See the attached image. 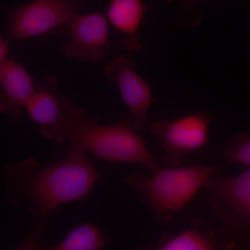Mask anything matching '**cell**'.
I'll list each match as a JSON object with an SVG mask.
<instances>
[{
    "label": "cell",
    "instance_id": "obj_1",
    "mask_svg": "<svg viewBox=\"0 0 250 250\" xmlns=\"http://www.w3.org/2000/svg\"><path fill=\"white\" fill-rule=\"evenodd\" d=\"M100 177L87 152L70 146L65 157L48 165L29 158L6 166L4 178L9 203L18 208L27 206L33 216L30 232L17 249L40 250L51 217L61 206L88 196Z\"/></svg>",
    "mask_w": 250,
    "mask_h": 250
},
{
    "label": "cell",
    "instance_id": "obj_6",
    "mask_svg": "<svg viewBox=\"0 0 250 250\" xmlns=\"http://www.w3.org/2000/svg\"><path fill=\"white\" fill-rule=\"evenodd\" d=\"M85 0H34L9 13L10 39L22 41L67 31Z\"/></svg>",
    "mask_w": 250,
    "mask_h": 250
},
{
    "label": "cell",
    "instance_id": "obj_16",
    "mask_svg": "<svg viewBox=\"0 0 250 250\" xmlns=\"http://www.w3.org/2000/svg\"><path fill=\"white\" fill-rule=\"evenodd\" d=\"M162 1H166V2H171V1H173L174 0H162ZM180 1L183 3L184 6H185L189 11L190 8H193L197 2L202 1V0H180Z\"/></svg>",
    "mask_w": 250,
    "mask_h": 250
},
{
    "label": "cell",
    "instance_id": "obj_12",
    "mask_svg": "<svg viewBox=\"0 0 250 250\" xmlns=\"http://www.w3.org/2000/svg\"><path fill=\"white\" fill-rule=\"evenodd\" d=\"M107 18L121 33L123 47L130 52L142 49V39L139 34L147 7L143 0H108Z\"/></svg>",
    "mask_w": 250,
    "mask_h": 250
},
{
    "label": "cell",
    "instance_id": "obj_7",
    "mask_svg": "<svg viewBox=\"0 0 250 250\" xmlns=\"http://www.w3.org/2000/svg\"><path fill=\"white\" fill-rule=\"evenodd\" d=\"M213 121L210 112H197L172 121L151 122L148 130L159 139L165 164L178 166L207 146Z\"/></svg>",
    "mask_w": 250,
    "mask_h": 250
},
{
    "label": "cell",
    "instance_id": "obj_15",
    "mask_svg": "<svg viewBox=\"0 0 250 250\" xmlns=\"http://www.w3.org/2000/svg\"><path fill=\"white\" fill-rule=\"evenodd\" d=\"M9 43L2 36H0V72L4 68V65L7 62L9 58Z\"/></svg>",
    "mask_w": 250,
    "mask_h": 250
},
{
    "label": "cell",
    "instance_id": "obj_2",
    "mask_svg": "<svg viewBox=\"0 0 250 250\" xmlns=\"http://www.w3.org/2000/svg\"><path fill=\"white\" fill-rule=\"evenodd\" d=\"M220 166L195 164L187 167H162L147 177L141 172L123 179L139 195L156 222L166 225L183 213L187 206L205 188Z\"/></svg>",
    "mask_w": 250,
    "mask_h": 250
},
{
    "label": "cell",
    "instance_id": "obj_3",
    "mask_svg": "<svg viewBox=\"0 0 250 250\" xmlns=\"http://www.w3.org/2000/svg\"><path fill=\"white\" fill-rule=\"evenodd\" d=\"M67 143L110 162L137 164L153 172L161 167L129 120L102 125L95 117H86Z\"/></svg>",
    "mask_w": 250,
    "mask_h": 250
},
{
    "label": "cell",
    "instance_id": "obj_11",
    "mask_svg": "<svg viewBox=\"0 0 250 250\" xmlns=\"http://www.w3.org/2000/svg\"><path fill=\"white\" fill-rule=\"evenodd\" d=\"M151 249L214 250L230 248L220 230L216 231L206 220L195 219L191 225L178 232L162 235Z\"/></svg>",
    "mask_w": 250,
    "mask_h": 250
},
{
    "label": "cell",
    "instance_id": "obj_4",
    "mask_svg": "<svg viewBox=\"0 0 250 250\" xmlns=\"http://www.w3.org/2000/svg\"><path fill=\"white\" fill-rule=\"evenodd\" d=\"M205 189L230 249L250 248V168L236 177L213 176Z\"/></svg>",
    "mask_w": 250,
    "mask_h": 250
},
{
    "label": "cell",
    "instance_id": "obj_10",
    "mask_svg": "<svg viewBox=\"0 0 250 250\" xmlns=\"http://www.w3.org/2000/svg\"><path fill=\"white\" fill-rule=\"evenodd\" d=\"M36 83L22 64L9 59L0 72V113L19 119L35 93Z\"/></svg>",
    "mask_w": 250,
    "mask_h": 250
},
{
    "label": "cell",
    "instance_id": "obj_5",
    "mask_svg": "<svg viewBox=\"0 0 250 250\" xmlns=\"http://www.w3.org/2000/svg\"><path fill=\"white\" fill-rule=\"evenodd\" d=\"M25 110L31 121L39 125L41 136L60 145L68 143L86 118L83 108L59 93L53 76H45L37 82Z\"/></svg>",
    "mask_w": 250,
    "mask_h": 250
},
{
    "label": "cell",
    "instance_id": "obj_13",
    "mask_svg": "<svg viewBox=\"0 0 250 250\" xmlns=\"http://www.w3.org/2000/svg\"><path fill=\"white\" fill-rule=\"evenodd\" d=\"M107 243L104 233L98 227L83 223L72 229L62 241L50 247L52 250H99Z\"/></svg>",
    "mask_w": 250,
    "mask_h": 250
},
{
    "label": "cell",
    "instance_id": "obj_9",
    "mask_svg": "<svg viewBox=\"0 0 250 250\" xmlns=\"http://www.w3.org/2000/svg\"><path fill=\"white\" fill-rule=\"evenodd\" d=\"M69 40L62 47L67 58L99 62L107 55L109 30L106 16L100 13L77 14L67 28Z\"/></svg>",
    "mask_w": 250,
    "mask_h": 250
},
{
    "label": "cell",
    "instance_id": "obj_14",
    "mask_svg": "<svg viewBox=\"0 0 250 250\" xmlns=\"http://www.w3.org/2000/svg\"><path fill=\"white\" fill-rule=\"evenodd\" d=\"M227 164H242L250 168V134L242 132L229 136L223 152Z\"/></svg>",
    "mask_w": 250,
    "mask_h": 250
},
{
    "label": "cell",
    "instance_id": "obj_8",
    "mask_svg": "<svg viewBox=\"0 0 250 250\" xmlns=\"http://www.w3.org/2000/svg\"><path fill=\"white\" fill-rule=\"evenodd\" d=\"M136 62L129 56L121 55L105 65L104 75L119 89L130 111L129 121L136 131L149 129L148 111L154 103L152 89L136 71Z\"/></svg>",
    "mask_w": 250,
    "mask_h": 250
}]
</instances>
